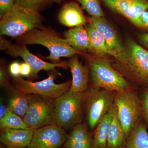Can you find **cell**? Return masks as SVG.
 <instances>
[{
	"instance_id": "35",
	"label": "cell",
	"mask_w": 148,
	"mask_h": 148,
	"mask_svg": "<svg viewBox=\"0 0 148 148\" xmlns=\"http://www.w3.org/2000/svg\"><path fill=\"white\" fill-rule=\"evenodd\" d=\"M0 148H7L4 145L2 144H1L0 145Z\"/></svg>"
},
{
	"instance_id": "2",
	"label": "cell",
	"mask_w": 148,
	"mask_h": 148,
	"mask_svg": "<svg viewBox=\"0 0 148 148\" xmlns=\"http://www.w3.org/2000/svg\"><path fill=\"white\" fill-rule=\"evenodd\" d=\"M40 12L14 2L10 11L0 20L1 36L18 37L32 29L42 28Z\"/></svg>"
},
{
	"instance_id": "37",
	"label": "cell",
	"mask_w": 148,
	"mask_h": 148,
	"mask_svg": "<svg viewBox=\"0 0 148 148\" xmlns=\"http://www.w3.org/2000/svg\"><path fill=\"white\" fill-rule=\"evenodd\" d=\"M29 148V147H28V148Z\"/></svg>"
},
{
	"instance_id": "30",
	"label": "cell",
	"mask_w": 148,
	"mask_h": 148,
	"mask_svg": "<svg viewBox=\"0 0 148 148\" xmlns=\"http://www.w3.org/2000/svg\"><path fill=\"white\" fill-rule=\"evenodd\" d=\"M9 84L7 73L5 68L1 65L0 68V84L1 86H8Z\"/></svg>"
},
{
	"instance_id": "10",
	"label": "cell",
	"mask_w": 148,
	"mask_h": 148,
	"mask_svg": "<svg viewBox=\"0 0 148 148\" xmlns=\"http://www.w3.org/2000/svg\"><path fill=\"white\" fill-rule=\"evenodd\" d=\"M0 49L1 50H6V53L13 57H21L24 62L29 64L32 69L31 77H38V73L42 71H51L57 68H69L68 62L62 61L59 63L46 62L31 53L26 45L18 43L13 44L2 36L0 37Z\"/></svg>"
},
{
	"instance_id": "1",
	"label": "cell",
	"mask_w": 148,
	"mask_h": 148,
	"mask_svg": "<svg viewBox=\"0 0 148 148\" xmlns=\"http://www.w3.org/2000/svg\"><path fill=\"white\" fill-rule=\"evenodd\" d=\"M16 41L17 43L24 45L37 44L45 47L50 52L45 58L52 63H61L62 57L70 58L83 53L65 42L54 30L45 27L32 29L16 38Z\"/></svg>"
},
{
	"instance_id": "36",
	"label": "cell",
	"mask_w": 148,
	"mask_h": 148,
	"mask_svg": "<svg viewBox=\"0 0 148 148\" xmlns=\"http://www.w3.org/2000/svg\"><path fill=\"white\" fill-rule=\"evenodd\" d=\"M65 148V147H60V148Z\"/></svg>"
},
{
	"instance_id": "23",
	"label": "cell",
	"mask_w": 148,
	"mask_h": 148,
	"mask_svg": "<svg viewBox=\"0 0 148 148\" xmlns=\"http://www.w3.org/2000/svg\"><path fill=\"white\" fill-rule=\"evenodd\" d=\"M12 93L8 101V109L23 118L28 111L31 102V95L26 94L16 88H12Z\"/></svg>"
},
{
	"instance_id": "15",
	"label": "cell",
	"mask_w": 148,
	"mask_h": 148,
	"mask_svg": "<svg viewBox=\"0 0 148 148\" xmlns=\"http://www.w3.org/2000/svg\"><path fill=\"white\" fill-rule=\"evenodd\" d=\"M58 18L61 24L69 27L85 26L88 22L81 8L75 2L64 4L59 11Z\"/></svg>"
},
{
	"instance_id": "32",
	"label": "cell",
	"mask_w": 148,
	"mask_h": 148,
	"mask_svg": "<svg viewBox=\"0 0 148 148\" xmlns=\"http://www.w3.org/2000/svg\"><path fill=\"white\" fill-rule=\"evenodd\" d=\"M142 28L148 29V11L146 10L143 12L140 16Z\"/></svg>"
},
{
	"instance_id": "33",
	"label": "cell",
	"mask_w": 148,
	"mask_h": 148,
	"mask_svg": "<svg viewBox=\"0 0 148 148\" xmlns=\"http://www.w3.org/2000/svg\"><path fill=\"white\" fill-rule=\"evenodd\" d=\"M139 40L142 45L148 48V33L140 35Z\"/></svg>"
},
{
	"instance_id": "7",
	"label": "cell",
	"mask_w": 148,
	"mask_h": 148,
	"mask_svg": "<svg viewBox=\"0 0 148 148\" xmlns=\"http://www.w3.org/2000/svg\"><path fill=\"white\" fill-rule=\"evenodd\" d=\"M51 71L47 78L40 81L33 82L21 76L14 78V88L27 94H35L44 98L54 99L70 90L72 81L60 84L55 82L56 73Z\"/></svg>"
},
{
	"instance_id": "19",
	"label": "cell",
	"mask_w": 148,
	"mask_h": 148,
	"mask_svg": "<svg viewBox=\"0 0 148 148\" xmlns=\"http://www.w3.org/2000/svg\"><path fill=\"white\" fill-rule=\"evenodd\" d=\"M89 38L88 51L92 55L99 58H106L107 56L111 55L106 41L102 35L91 24L85 26Z\"/></svg>"
},
{
	"instance_id": "24",
	"label": "cell",
	"mask_w": 148,
	"mask_h": 148,
	"mask_svg": "<svg viewBox=\"0 0 148 148\" xmlns=\"http://www.w3.org/2000/svg\"><path fill=\"white\" fill-rule=\"evenodd\" d=\"M0 127L1 130L7 129H30L24 122L23 118L9 109L5 116L0 119Z\"/></svg>"
},
{
	"instance_id": "18",
	"label": "cell",
	"mask_w": 148,
	"mask_h": 148,
	"mask_svg": "<svg viewBox=\"0 0 148 148\" xmlns=\"http://www.w3.org/2000/svg\"><path fill=\"white\" fill-rule=\"evenodd\" d=\"M64 41L75 49L82 52L88 50L89 38L85 26L74 27L64 34Z\"/></svg>"
},
{
	"instance_id": "13",
	"label": "cell",
	"mask_w": 148,
	"mask_h": 148,
	"mask_svg": "<svg viewBox=\"0 0 148 148\" xmlns=\"http://www.w3.org/2000/svg\"><path fill=\"white\" fill-rule=\"evenodd\" d=\"M108 7L142 28L140 16L148 10V0H101Z\"/></svg>"
},
{
	"instance_id": "3",
	"label": "cell",
	"mask_w": 148,
	"mask_h": 148,
	"mask_svg": "<svg viewBox=\"0 0 148 148\" xmlns=\"http://www.w3.org/2000/svg\"><path fill=\"white\" fill-rule=\"evenodd\" d=\"M82 55L87 60L93 87L114 92L132 89L127 80L112 67L106 58L83 53Z\"/></svg>"
},
{
	"instance_id": "20",
	"label": "cell",
	"mask_w": 148,
	"mask_h": 148,
	"mask_svg": "<svg viewBox=\"0 0 148 148\" xmlns=\"http://www.w3.org/2000/svg\"><path fill=\"white\" fill-rule=\"evenodd\" d=\"M113 114V106L95 127L92 148H108V137Z\"/></svg>"
},
{
	"instance_id": "38",
	"label": "cell",
	"mask_w": 148,
	"mask_h": 148,
	"mask_svg": "<svg viewBox=\"0 0 148 148\" xmlns=\"http://www.w3.org/2000/svg\"></svg>"
},
{
	"instance_id": "11",
	"label": "cell",
	"mask_w": 148,
	"mask_h": 148,
	"mask_svg": "<svg viewBox=\"0 0 148 148\" xmlns=\"http://www.w3.org/2000/svg\"><path fill=\"white\" fill-rule=\"evenodd\" d=\"M87 20L104 38L111 56L117 60L119 64H124L127 56L126 47L110 24L104 17L90 16Z\"/></svg>"
},
{
	"instance_id": "22",
	"label": "cell",
	"mask_w": 148,
	"mask_h": 148,
	"mask_svg": "<svg viewBox=\"0 0 148 148\" xmlns=\"http://www.w3.org/2000/svg\"><path fill=\"white\" fill-rule=\"evenodd\" d=\"M125 147L148 148V132L140 119L127 137Z\"/></svg>"
},
{
	"instance_id": "9",
	"label": "cell",
	"mask_w": 148,
	"mask_h": 148,
	"mask_svg": "<svg viewBox=\"0 0 148 148\" xmlns=\"http://www.w3.org/2000/svg\"><path fill=\"white\" fill-rule=\"evenodd\" d=\"M31 102L23 117L29 128L35 130L46 125L56 124L54 100L30 94Z\"/></svg>"
},
{
	"instance_id": "29",
	"label": "cell",
	"mask_w": 148,
	"mask_h": 148,
	"mask_svg": "<svg viewBox=\"0 0 148 148\" xmlns=\"http://www.w3.org/2000/svg\"><path fill=\"white\" fill-rule=\"evenodd\" d=\"M20 67H21V64L16 61L12 62L10 65L9 67V71L10 75L13 77L14 78L17 77L21 75Z\"/></svg>"
},
{
	"instance_id": "25",
	"label": "cell",
	"mask_w": 148,
	"mask_h": 148,
	"mask_svg": "<svg viewBox=\"0 0 148 148\" xmlns=\"http://www.w3.org/2000/svg\"><path fill=\"white\" fill-rule=\"evenodd\" d=\"M90 16L104 17L99 0H76Z\"/></svg>"
},
{
	"instance_id": "26",
	"label": "cell",
	"mask_w": 148,
	"mask_h": 148,
	"mask_svg": "<svg viewBox=\"0 0 148 148\" xmlns=\"http://www.w3.org/2000/svg\"><path fill=\"white\" fill-rule=\"evenodd\" d=\"M64 0H15L16 3L40 12L53 3H61Z\"/></svg>"
},
{
	"instance_id": "17",
	"label": "cell",
	"mask_w": 148,
	"mask_h": 148,
	"mask_svg": "<svg viewBox=\"0 0 148 148\" xmlns=\"http://www.w3.org/2000/svg\"><path fill=\"white\" fill-rule=\"evenodd\" d=\"M92 138L87 127L80 123L73 127L64 143L65 148H92Z\"/></svg>"
},
{
	"instance_id": "28",
	"label": "cell",
	"mask_w": 148,
	"mask_h": 148,
	"mask_svg": "<svg viewBox=\"0 0 148 148\" xmlns=\"http://www.w3.org/2000/svg\"><path fill=\"white\" fill-rule=\"evenodd\" d=\"M15 0H0V16L7 14L10 11Z\"/></svg>"
},
{
	"instance_id": "27",
	"label": "cell",
	"mask_w": 148,
	"mask_h": 148,
	"mask_svg": "<svg viewBox=\"0 0 148 148\" xmlns=\"http://www.w3.org/2000/svg\"><path fill=\"white\" fill-rule=\"evenodd\" d=\"M141 101L142 115L148 123V84L144 87Z\"/></svg>"
},
{
	"instance_id": "34",
	"label": "cell",
	"mask_w": 148,
	"mask_h": 148,
	"mask_svg": "<svg viewBox=\"0 0 148 148\" xmlns=\"http://www.w3.org/2000/svg\"><path fill=\"white\" fill-rule=\"evenodd\" d=\"M9 110L8 108H7L3 104H1L0 105V119L3 118L6 114L8 112Z\"/></svg>"
},
{
	"instance_id": "14",
	"label": "cell",
	"mask_w": 148,
	"mask_h": 148,
	"mask_svg": "<svg viewBox=\"0 0 148 148\" xmlns=\"http://www.w3.org/2000/svg\"><path fill=\"white\" fill-rule=\"evenodd\" d=\"M34 131L31 129L2 130L0 141L7 148H27L31 144Z\"/></svg>"
},
{
	"instance_id": "12",
	"label": "cell",
	"mask_w": 148,
	"mask_h": 148,
	"mask_svg": "<svg viewBox=\"0 0 148 148\" xmlns=\"http://www.w3.org/2000/svg\"><path fill=\"white\" fill-rule=\"evenodd\" d=\"M67 136L64 128L50 125L34 131L29 148H59L65 143Z\"/></svg>"
},
{
	"instance_id": "5",
	"label": "cell",
	"mask_w": 148,
	"mask_h": 148,
	"mask_svg": "<svg viewBox=\"0 0 148 148\" xmlns=\"http://www.w3.org/2000/svg\"><path fill=\"white\" fill-rule=\"evenodd\" d=\"M126 61L119 64L118 68L136 83L144 87L148 84V51L132 40L126 47Z\"/></svg>"
},
{
	"instance_id": "16",
	"label": "cell",
	"mask_w": 148,
	"mask_h": 148,
	"mask_svg": "<svg viewBox=\"0 0 148 148\" xmlns=\"http://www.w3.org/2000/svg\"><path fill=\"white\" fill-rule=\"evenodd\" d=\"M73 79L70 90L73 92H84L87 90L90 70L88 66H84L79 61L77 55L71 57L68 61Z\"/></svg>"
},
{
	"instance_id": "21",
	"label": "cell",
	"mask_w": 148,
	"mask_h": 148,
	"mask_svg": "<svg viewBox=\"0 0 148 148\" xmlns=\"http://www.w3.org/2000/svg\"><path fill=\"white\" fill-rule=\"evenodd\" d=\"M127 137L117 115L113 105V114L109 130L108 148H122L125 147Z\"/></svg>"
},
{
	"instance_id": "6",
	"label": "cell",
	"mask_w": 148,
	"mask_h": 148,
	"mask_svg": "<svg viewBox=\"0 0 148 148\" xmlns=\"http://www.w3.org/2000/svg\"><path fill=\"white\" fill-rule=\"evenodd\" d=\"M114 104L127 138L142 115L140 99L132 89L125 90L115 92Z\"/></svg>"
},
{
	"instance_id": "4",
	"label": "cell",
	"mask_w": 148,
	"mask_h": 148,
	"mask_svg": "<svg viewBox=\"0 0 148 148\" xmlns=\"http://www.w3.org/2000/svg\"><path fill=\"white\" fill-rule=\"evenodd\" d=\"M84 93L69 90L54 100L56 124L64 128L73 127L82 119Z\"/></svg>"
},
{
	"instance_id": "31",
	"label": "cell",
	"mask_w": 148,
	"mask_h": 148,
	"mask_svg": "<svg viewBox=\"0 0 148 148\" xmlns=\"http://www.w3.org/2000/svg\"><path fill=\"white\" fill-rule=\"evenodd\" d=\"M32 69L31 66L26 62L21 63L20 67V75L22 76L31 77L32 74Z\"/></svg>"
},
{
	"instance_id": "8",
	"label": "cell",
	"mask_w": 148,
	"mask_h": 148,
	"mask_svg": "<svg viewBox=\"0 0 148 148\" xmlns=\"http://www.w3.org/2000/svg\"><path fill=\"white\" fill-rule=\"evenodd\" d=\"M115 92L93 87L83 92L88 123L91 129L95 128L113 106Z\"/></svg>"
}]
</instances>
